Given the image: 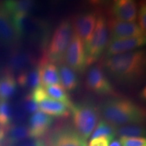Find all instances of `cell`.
Instances as JSON below:
<instances>
[{
	"mask_svg": "<svg viewBox=\"0 0 146 146\" xmlns=\"http://www.w3.org/2000/svg\"><path fill=\"white\" fill-rule=\"evenodd\" d=\"M106 70L116 81L134 83L143 77L145 67V53L135 50L106 58L104 62Z\"/></svg>",
	"mask_w": 146,
	"mask_h": 146,
	"instance_id": "cell-1",
	"label": "cell"
},
{
	"mask_svg": "<svg viewBox=\"0 0 146 146\" xmlns=\"http://www.w3.org/2000/svg\"><path fill=\"white\" fill-rule=\"evenodd\" d=\"M104 120L117 128L129 125H142L145 110L132 100L113 98L104 102L100 109Z\"/></svg>",
	"mask_w": 146,
	"mask_h": 146,
	"instance_id": "cell-2",
	"label": "cell"
},
{
	"mask_svg": "<svg viewBox=\"0 0 146 146\" xmlns=\"http://www.w3.org/2000/svg\"><path fill=\"white\" fill-rule=\"evenodd\" d=\"M74 129L80 136L87 140L96 127L100 116L98 108L91 102L73 104L70 108Z\"/></svg>",
	"mask_w": 146,
	"mask_h": 146,
	"instance_id": "cell-3",
	"label": "cell"
},
{
	"mask_svg": "<svg viewBox=\"0 0 146 146\" xmlns=\"http://www.w3.org/2000/svg\"><path fill=\"white\" fill-rule=\"evenodd\" d=\"M73 34L71 21L68 19L62 21L54 31L48 47L42 56L52 63L64 61V56Z\"/></svg>",
	"mask_w": 146,
	"mask_h": 146,
	"instance_id": "cell-4",
	"label": "cell"
},
{
	"mask_svg": "<svg viewBox=\"0 0 146 146\" xmlns=\"http://www.w3.org/2000/svg\"><path fill=\"white\" fill-rule=\"evenodd\" d=\"M96 27L91 39L85 45L87 66L93 64L104 52L109 42L107 21L103 16H98Z\"/></svg>",
	"mask_w": 146,
	"mask_h": 146,
	"instance_id": "cell-5",
	"label": "cell"
},
{
	"mask_svg": "<svg viewBox=\"0 0 146 146\" xmlns=\"http://www.w3.org/2000/svg\"><path fill=\"white\" fill-rule=\"evenodd\" d=\"M64 61L75 72L82 73L87 66L86 52L84 41L74 33L71 36L70 41L66 50Z\"/></svg>",
	"mask_w": 146,
	"mask_h": 146,
	"instance_id": "cell-6",
	"label": "cell"
},
{
	"mask_svg": "<svg viewBox=\"0 0 146 146\" xmlns=\"http://www.w3.org/2000/svg\"><path fill=\"white\" fill-rule=\"evenodd\" d=\"M85 85L88 90L98 95H114V87L100 65L91 66L87 71Z\"/></svg>",
	"mask_w": 146,
	"mask_h": 146,
	"instance_id": "cell-7",
	"label": "cell"
},
{
	"mask_svg": "<svg viewBox=\"0 0 146 146\" xmlns=\"http://www.w3.org/2000/svg\"><path fill=\"white\" fill-rule=\"evenodd\" d=\"M47 146H87L86 140L69 125L58 127L50 134Z\"/></svg>",
	"mask_w": 146,
	"mask_h": 146,
	"instance_id": "cell-8",
	"label": "cell"
},
{
	"mask_svg": "<svg viewBox=\"0 0 146 146\" xmlns=\"http://www.w3.org/2000/svg\"><path fill=\"white\" fill-rule=\"evenodd\" d=\"M106 21L109 33V40L145 35V33L143 32L139 26L135 23L118 21L114 18H110Z\"/></svg>",
	"mask_w": 146,
	"mask_h": 146,
	"instance_id": "cell-9",
	"label": "cell"
},
{
	"mask_svg": "<svg viewBox=\"0 0 146 146\" xmlns=\"http://www.w3.org/2000/svg\"><path fill=\"white\" fill-rule=\"evenodd\" d=\"M97 14L94 12L76 14L71 21L73 33L79 36L87 43L90 40L96 27Z\"/></svg>",
	"mask_w": 146,
	"mask_h": 146,
	"instance_id": "cell-10",
	"label": "cell"
},
{
	"mask_svg": "<svg viewBox=\"0 0 146 146\" xmlns=\"http://www.w3.org/2000/svg\"><path fill=\"white\" fill-rule=\"evenodd\" d=\"M145 35L135 37L109 40L106 47V58L115 55L132 52L145 44Z\"/></svg>",
	"mask_w": 146,
	"mask_h": 146,
	"instance_id": "cell-11",
	"label": "cell"
},
{
	"mask_svg": "<svg viewBox=\"0 0 146 146\" xmlns=\"http://www.w3.org/2000/svg\"><path fill=\"white\" fill-rule=\"evenodd\" d=\"M54 123V118L44 113L37 112L32 114L29 120V129L32 139H40L45 136Z\"/></svg>",
	"mask_w": 146,
	"mask_h": 146,
	"instance_id": "cell-12",
	"label": "cell"
},
{
	"mask_svg": "<svg viewBox=\"0 0 146 146\" xmlns=\"http://www.w3.org/2000/svg\"><path fill=\"white\" fill-rule=\"evenodd\" d=\"M111 12L115 19L134 23L137 18L138 4L133 0H117L113 3Z\"/></svg>",
	"mask_w": 146,
	"mask_h": 146,
	"instance_id": "cell-13",
	"label": "cell"
},
{
	"mask_svg": "<svg viewBox=\"0 0 146 146\" xmlns=\"http://www.w3.org/2000/svg\"><path fill=\"white\" fill-rule=\"evenodd\" d=\"M19 37L16 33L10 16L0 8V43L5 46H13L17 43Z\"/></svg>",
	"mask_w": 146,
	"mask_h": 146,
	"instance_id": "cell-14",
	"label": "cell"
},
{
	"mask_svg": "<svg viewBox=\"0 0 146 146\" xmlns=\"http://www.w3.org/2000/svg\"><path fill=\"white\" fill-rule=\"evenodd\" d=\"M40 85L43 87L60 85L58 68L54 63L50 62L42 56L38 63Z\"/></svg>",
	"mask_w": 146,
	"mask_h": 146,
	"instance_id": "cell-15",
	"label": "cell"
},
{
	"mask_svg": "<svg viewBox=\"0 0 146 146\" xmlns=\"http://www.w3.org/2000/svg\"><path fill=\"white\" fill-rule=\"evenodd\" d=\"M35 58L28 52L15 51L12 52L8 60V65L6 69L14 74L20 73L31 68L34 64Z\"/></svg>",
	"mask_w": 146,
	"mask_h": 146,
	"instance_id": "cell-16",
	"label": "cell"
},
{
	"mask_svg": "<svg viewBox=\"0 0 146 146\" xmlns=\"http://www.w3.org/2000/svg\"><path fill=\"white\" fill-rule=\"evenodd\" d=\"M37 105L38 110L52 117L67 118L70 113L65 105L50 96Z\"/></svg>",
	"mask_w": 146,
	"mask_h": 146,
	"instance_id": "cell-17",
	"label": "cell"
},
{
	"mask_svg": "<svg viewBox=\"0 0 146 146\" xmlns=\"http://www.w3.org/2000/svg\"><path fill=\"white\" fill-rule=\"evenodd\" d=\"M17 83L12 72L5 68L0 75V100H8L16 93Z\"/></svg>",
	"mask_w": 146,
	"mask_h": 146,
	"instance_id": "cell-18",
	"label": "cell"
},
{
	"mask_svg": "<svg viewBox=\"0 0 146 146\" xmlns=\"http://www.w3.org/2000/svg\"><path fill=\"white\" fill-rule=\"evenodd\" d=\"M16 83L23 88L33 91L40 85L39 73L38 67L31 68L18 73Z\"/></svg>",
	"mask_w": 146,
	"mask_h": 146,
	"instance_id": "cell-19",
	"label": "cell"
},
{
	"mask_svg": "<svg viewBox=\"0 0 146 146\" xmlns=\"http://www.w3.org/2000/svg\"><path fill=\"white\" fill-rule=\"evenodd\" d=\"M31 137L28 126L25 125H10L6 129L5 139L10 145L23 142Z\"/></svg>",
	"mask_w": 146,
	"mask_h": 146,
	"instance_id": "cell-20",
	"label": "cell"
},
{
	"mask_svg": "<svg viewBox=\"0 0 146 146\" xmlns=\"http://www.w3.org/2000/svg\"><path fill=\"white\" fill-rule=\"evenodd\" d=\"M61 86L66 91H72L77 88L79 84L76 73L68 66L62 64L58 69Z\"/></svg>",
	"mask_w": 146,
	"mask_h": 146,
	"instance_id": "cell-21",
	"label": "cell"
},
{
	"mask_svg": "<svg viewBox=\"0 0 146 146\" xmlns=\"http://www.w3.org/2000/svg\"><path fill=\"white\" fill-rule=\"evenodd\" d=\"M34 1L29 0L7 1L3 3V8L10 16L17 14H29L34 6Z\"/></svg>",
	"mask_w": 146,
	"mask_h": 146,
	"instance_id": "cell-22",
	"label": "cell"
},
{
	"mask_svg": "<svg viewBox=\"0 0 146 146\" xmlns=\"http://www.w3.org/2000/svg\"><path fill=\"white\" fill-rule=\"evenodd\" d=\"M47 94L50 98L61 102L64 105H65L68 108L72 107L74 104L71 100L70 96L67 94L66 91L61 86V85H54L45 87Z\"/></svg>",
	"mask_w": 146,
	"mask_h": 146,
	"instance_id": "cell-23",
	"label": "cell"
},
{
	"mask_svg": "<svg viewBox=\"0 0 146 146\" xmlns=\"http://www.w3.org/2000/svg\"><path fill=\"white\" fill-rule=\"evenodd\" d=\"M116 127L110 125L104 120H101L96 125V129L91 136V139L104 137L106 138L110 143L116 136Z\"/></svg>",
	"mask_w": 146,
	"mask_h": 146,
	"instance_id": "cell-24",
	"label": "cell"
},
{
	"mask_svg": "<svg viewBox=\"0 0 146 146\" xmlns=\"http://www.w3.org/2000/svg\"><path fill=\"white\" fill-rule=\"evenodd\" d=\"M145 129L140 125H129L116 128V135L119 137H143Z\"/></svg>",
	"mask_w": 146,
	"mask_h": 146,
	"instance_id": "cell-25",
	"label": "cell"
},
{
	"mask_svg": "<svg viewBox=\"0 0 146 146\" xmlns=\"http://www.w3.org/2000/svg\"><path fill=\"white\" fill-rule=\"evenodd\" d=\"M12 120V108L8 100H0V127L7 129Z\"/></svg>",
	"mask_w": 146,
	"mask_h": 146,
	"instance_id": "cell-26",
	"label": "cell"
},
{
	"mask_svg": "<svg viewBox=\"0 0 146 146\" xmlns=\"http://www.w3.org/2000/svg\"><path fill=\"white\" fill-rule=\"evenodd\" d=\"M121 146H146L144 137H120Z\"/></svg>",
	"mask_w": 146,
	"mask_h": 146,
	"instance_id": "cell-27",
	"label": "cell"
},
{
	"mask_svg": "<svg viewBox=\"0 0 146 146\" xmlns=\"http://www.w3.org/2000/svg\"><path fill=\"white\" fill-rule=\"evenodd\" d=\"M30 96L32 100L37 104L49 97L45 88L42 87L41 85H39L35 89H34L32 91L31 94H30Z\"/></svg>",
	"mask_w": 146,
	"mask_h": 146,
	"instance_id": "cell-28",
	"label": "cell"
},
{
	"mask_svg": "<svg viewBox=\"0 0 146 146\" xmlns=\"http://www.w3.org/2000/svg\"><path fill=\"white\" fill-rule=\"evenodd\" d=\"M138 25L143 32L145 33L146 31V5L145 2L140 3L139 8H138Z\"/></svg>",
	"mask_w": 146,
	"mask_h": 146,
	"instance_id": "cell-29",
	"label": "cell"
},
{
	"mask_svg": "<svg viewBox=\"0 0 146 146\" xmlns=\"http://www.w3.org/2000/svg\"><path fill=\"white\" fill-rule=\"evenodd\" d=\"M24 109L26 112L33 114L38 111V105L32 100L30 94L27 96L24 102Z\"/></svg>",
	"mask_w": 146,
	"mask_h": 146,
	"instance_id": "cell-30",
	"label": "cell"
},
{
	"mask_svg": "<svg viewBox=\"0 0 146 146\" xmlns=\"http://www.w3.org/2000/svg\"><path fill=\"white\" fill-rule=\"evenodd\" d=\"M110 141L106 138L98 137L91 139L89 141V146H108Z\"/></svg>",
	"mask_w": 146,
	"mask_h": 146,
	"instance_id": "cell-31",
	"label": "cell"
},
{
	"mask_svg": "<svg viewBox=\"0 0 146 146\" xmlns=\"http://www.w3.org/2000/svg\"><path fill=\"white\" fill-rule=\"evenodd\" d=\"M20 146H47V145L40 139H32V140L21 144Z\"/></svg>",
	"mask_w": 146,
	"mask_h": 146,
	"instance_id": "cell-32",
	"label": "cell"
},
{
	"mask_svg": "<svg viewBox=\"0 0 146 146\" xmlns=\"http://www.w3.org/2000/svg\"><path fill=\"white\" fill-rule=\"evenodd\" d=\"M5 134H6V129L0 127V146L5 140Z\"/></svg>",
	"mask_w": 146,
	"mask_h": 146,
	"instance_id": "cell-33",
	"label": "cell"
},
{
	"mask_svg": "<svg viewBox=\"0 0 146 146\" xmlns=\"http://www.w3.org/2000/svg\"><path fill=\"white\" fill-rule=\"evenodd\" d=\"M110 146H121V145H120L119 140H115V141H112Z\"/></svg>",
	"mask_w": 146,
	"mask_h": 146,
	"instance_id": "cell-34",
	"label": "cell"
}]
</instances>
